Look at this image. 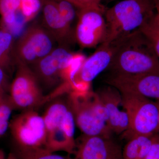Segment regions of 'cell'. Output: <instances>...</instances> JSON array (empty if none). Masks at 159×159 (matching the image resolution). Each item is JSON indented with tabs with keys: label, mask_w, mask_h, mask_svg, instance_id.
Instances as JSON below:
<instances>
[{
	"label": "cell",
	"mask_w": 159,
	"mask_h": 159,
	"mask_svg": "<svg viewBox=\"0 0 159 159\" xmlns=\"http://www.w3.org/2000/svg\"><path fill=\"white\" fill-rule=\"evenodd\" d=\"M156 102L158 106L159 110V99H158V100H156ZM157 137L158 139H159V130L158 133L157 134Z\"/></svg>",
	"instance_id": "obj_29"
},
{
	"label": "cell",
	"mask_w": 159,
	"mask_h": 159,
	"mask_svg": "<svg viewBox=\"0 0 159 159\" xmlns=\"http://www.w3.org/2000/svg\"><path fill=\"white\" fill-rule=\"evenodd\" d=\"M15 155L17 159H77L70 156H63L56 154L45 148L16 149Z\"/></svg>",
	"instance_id": "obj_18"
},
{
	"label": "cell",
	"mask_w": 159,
	"mask_h": 159,
	"mask_svg": "<svg viewBox=\"0 0 159 159\" xmlns=\"http://www.w3.org/2000/svg\"><path fill=\"white\" fill-rule=\"evenodd\" d=\"M5 153L2 149H0V159H6Z\"/></svg>",
	"instance_id": "obj_28"
},
{
	"label": "cell",
	"mask_w": 159,
	"mask_h": 159,
	"mask_svg": "<svg viewBox=\"0 0 159 159\" xmlns=\"http://www.w3.org/2000/svg\"><path fill=\"white\" fill-rule=\"evenodd\" d=\"M113 1H114V0H113Z\"/></svg>",
	"instance_id": "obj_31"
},
{
	"label": "cell",
	"mask_w": 159,
	"mask_h": 159,
	"mask_svg": "<svg viewBox=\"0 0 159 159\" xmlns=\"http://www.w3.org/2000/svg\"><path fill=\"white\" fill-rule=\"evenodd\" d=\"M54 98L43 116L45 124V148L52 152L62 151L74 154L75 119L67 101Z\"/></svg>",
	"instance_id": "obj_4"
},
{
	"label": "cell",
	"mask_w": 159,
	"mask_h": 159,
	"mask_svg": "<svg viewBox=\"0 0 159 159\" xmlns=\"http://www.w3.org/2000/svg\"><path fill=\"white\" fill-rule=\"evenodd\" d=\"M56 2L57 9L61 17L68 24L72 25L76 15L74 5L65 0H57Z\"/></svg>",
	"instance_id": "obj_22"
},
{
	"label": "cell",
	"mask_w": 159,
	"mask_h": 159,
	"mask_svg": "<svg viewBox=\"0 0 159 159\" xmlns=\"http://www.w3.org/2000/svg\"><path fill=\"white\" fill-rule=\"evenodd\" d=\"M121 40L102 43L94 53L86 58L70 79V90L84 92L90 89L93 80L108 68Z\"/></svg>",
	"instance_id": "obj_9"
},
{
	"label": "cell",
	"mask_w": 159,
	"mask_h": 159,
	"mask_svg": "<svg viewBox=\"0 0 159 159\" xmlns=\"http://www.w3.org/2000/svg\"><path fill=\"white\" fill-rule=\"evenodd\" d=\"M42 7V0H21L20 10L26 23L35 17Z\"/></svg>",
	"instance_id": "obj_21"
},
{
	"label": "cell",
	"mask_w": 159,
	"mask_h": 159,
	"mask_svg": "<svg viewBox=\"0 0 159 159\" xmlns=\"http://www.w3.org/2000/svg\"><path fill=\"white\" fill-rule=\"evenodd\" d=\"M2 1V0H0V2H1V1Z\"/></svg>",
	"instance_id": "obj_30"
},
{
	"label": "cell",
	"mask_w": 159,
	"mask_h": 159,
	"mask_svg": "<svg viewBox=\"0 0 159 159\" xmlns=\"http://www.w3.org/2000/svg\"><path fill=\"white\" fill-rule=\"evenodd\" d=\"M43 27L59 45L68 46L72 39L71 25L60 14L55 0H42Z\"/></svg>",
	"instance_id": "obj_14"
},
{
	"label": "cell",
	"mask_w": 159,
	"mask_h": 159,
	"mask_svg": "<svg viewBox=\"0 0 159 159\" xmlns=\"http://www.w3.org/2000/svg\"><path fill=\"white\" fill-rule=\"evenodd\" d=\"M112 74L159 75V59L139 29L122 37L108 68Z\"/></svg>",
	"instance_id": "obj_1"
},
{
	"label": "cell",
	"mask_w": 159,
	"mask_h": 159,
	"mask_svg": "<svg viewBox=\"0 0 159 159\" xmlns=\"http://www.w3.org/2000/svg\"><path fill=\"white\" fill-rule=\"evenodd\" d=\"M121 104L128 115L129 127L123 137L129 140L138 135L153 136L159 130L158 106L149 98L120 93Z\"/></svg>",
	"instance_id": "obj_5"
},
{
	"label": "cell",
	"mask_w": 159,
	"mask_h": 159,
	"mask_svg": "<svg viewBox=\"0 0 159 159\" xmlns=\"http://www.w3.org/2000/svg\"><path fill=\"white\" fill-rule=\"evenodd\" d=\"M108 113L107 125L113 134H123L128 129L129 119L125 111H120L121 93L113 87H106L97 92Z\"/></svg>",
	"instance_id": "obj_13"
},
{
	"label": "cell",
	"mask_w": 159,
	"mask_h": 159,
	"mask_svg": "<svg viewBox=\"0 0 159 159\" xmlns=\"http://www.w3.org/2000/svg\"><path fill=\"white\" fill-rule=\"evenodd\" d=\"M154 2L156 9L154 19L159 28V0H154Z\"/></svg>",
	"instance_id": "obj_26"
},
{
	"label": "cell",
	"mask_w": 159,
	"mask_h": 159,
	"mask_svg": "<svg viewBox=\"0 0 159 159\" xmlns=\"http://www.w3.org/2000/svg\"><path fill=\"white\" fill-rule=\"evenodd\" d=\"M16 72L10 88V97L15 109L34 110L43 102L50 101L43 95L35 75L25 64L16 62Z\"/></svg>",
	"instance_id": "obj_7"
},
{
	"label": "cell",
	"mask_w": 159,
	"mask_h": 159,
	"mask_svg": "<svg viewBox=\"0 0 159 159\" xmlns=\"http://www.w3.org/2000/svg\"><path fill=\"white\" fill-rule=\"evenodd\" d=\"M65 1H67L71 3L72 5H74V7L77 8L78 9H82V7L80 5L79 3L77 2V0H65Z\"/></svg>",
	"instance_id": "obj_27"
},
{
	"label": "cell",
	"mask_w": 159,
	"mask_h": 159,
	"mask_svg": "<svg viewBox=\"0 0 159 159\" xmlns=\"http://www.w3.org/2000/svg\"><path fill=\"white\" fill-rule=\"evenodd\" d=\"M155 12L154 0H122L106 9L107 32L103 42H112L136 31Z\"/></svg>",
	"instance_id": "obj_2"
},
{
	"label": "cell",
	"mask_w": 159,
	"mask_h": 159,
	"mask_svg": "<svg viewBox=\"0 0 159 159\" xmlns=\"http://www.w3.org/2000/svg\"><path fill=\"white\" fill-rule=\"evenodd\" d=\"M14 107L9 96L0 97V129L6 130L9 127V119Z\"/></svg>",
	"instance_id": "obj_20"
},
{
	"label": "cell",
	"mask_w": 159,
	"mask_h": 159,
	"mask_svg": "<svg viewBox=\"0 0 159 159\" xmlns=\"http://www.w3.org/2000/svg\"><path fill=\"white\" fill-rule=\"evenodd\" d=\"M36 51L39 60L51 53L56 47V41L43 27L34 24L24 33Z\"/></svg>",
	"instance_id": "obj_15"
},
{
	"label": "cell",
	"mask_w": 159,
	"mask_h": 159,
	"mask_svg": "<svg viewBox=\"0 0 159 159\" xmlns=\"http://www.w3.org/2000/svg\"><path fill=\"white\" fill-rule=\"evenodd\" d=\"M102 0H77L82 8L87 7H101L104 6L101 4Z\"/></svg>",
	"instance_id": "obj_24"
},
{
	"label": "cell",
	"mask_w": 159,
	"mask_h": 159,
	"mask_svg": "<svg viewBox=\"0 0 159 159\" xmlns=\"http://www.w3.org/2000/svg\"><path fill=\"white\" fill-rule=\"evenodd\" d=\"M7 78L6 72L0 67V97L6 93Z\"/></svg>",
	"instance_id": "obj_25"
},
{
	"label": "cell",
	"mask_w": 159,
	"mask_h": 159,
	"mask_svg": "<svg viewBox=\"0 0 159 159\" xmlns=\"http://www.w3.org/2000/svg\"><path fill=\"white\" fill-rule=\"evenodd\" d=\"M104 6L80 9L75 38L81 48H94L104 42L106 36Z\"/></svg>",
	"instance_id": "obj_10"
},
{
	"label": "cell",
	"mask_w": 159,
	"mask_h": 159,
	"mask_svg": "<svg viewBox=\"0 0 159 159\" xmlns=\"http://www.w3.org/2000/svg\"><path fill=\"white\" fill-rule=\"evenodd\" d=\"M74 154L77 159H123L122 150L111 137H81Z\"/></svg>",
	"instance_id": "obj_12"
},
{
	"label": "cell",
	"mask_w": 159,
	"mask_h": 159,
	"mask_svg": "<svg viewBox=\"0 0 159 159\" xmlns=\"http://www.w3.org/2000/svg\"><path fill=\"white\" fill-rule=\"evenodd\" d=\"M154 15L139 29L150 41L159 59V28L154 19Z\"/></svg>",
	"instance_id": "obj_19"
},
{
	"label": "cell",
	"mask_w": 159,
	"mask_h": 159,
	"mask_svg": "<svg viewBox=\"0 0 159 159\" xmlns=\"http://www.w3.org/2000/svg\"><path fill=\"white\" fill-rule=\"evenodd\" d=\"M145 159H159V140L157 134L154 137L153 143Z\"/></svg>",
	"instance_id": "obj_23"
},
{
	"label": "cell",
	"mask_w": 159,
	"mask_h": 159,
	"mask_svg": "<svg viewBox=\"0 0 159 159\" xmlns=\"http://www.w3.org/2000/svg\"><path fill=\"white\" fill-rule=\"evenodd\" d=\"M68 103L75 123L84 135L111 137L107 125L108 113L97 93L89 89L84 92L70 90Z\"/></svg>",
	"instance_id": "obj_3"
},
{
	"label": "cell",
	"mask_w": 159,
	"mask_h": 159,
	"mask_svg": "<svg viewBox=\"0 0 159 159\" xmlns=\"http://www.w3.org/2000/svg\"><path fill=\"white\" fill-rule=\"evenodd\" d=\"M68 46L59 45L46 57L29 67L33 71L38 82L47 89H53L52 97L62 93L66 85L63 75L67 67L74 57Z\"/></svg>",
	"instance_id": "obj_6"
},
{
	"label": "cell",
	"mask_w": 159,
	"mask_h": 159,
	"mask_svg": "<svg viewBox=\"0 0 159 159\" xmlns=\"http://www.w3.org/2000/svg\"><path fill=\"white\" fill-rule=\"evenodd\" d=\"M106 82L120 93L159 99V75L153 74H112Z\"/></svg>",
	"instance_id": "obj_11"
},
{
	"label": "cell",
	"mask_w": 159,
	"mask_h": 159,
	"mask_svg": "<svg viewBox=\"0 0 159 159\" xmlns=\"http://www.w3.org/2000/svg\"><path fill=\"white\" fill-rule=\"evenodd\" d=\"M154 137L138 135L129 139L122 150L123 159H145L153 143Z\"/></svg>",
	"instance_id": "obj_17"
},
{
	"label": "cell",
	"mask_w": 159,
	"mask_h": 159,
	"mask_svg": "<svg viewBox=\"0 0 159 159\" xmlns=\"http://www.w3.org/2000/svg\"><path fill=\"white\" fill-rule=\"evenodd\" d=\"M13 34L0 25V67L9 72L16 65Z\"/></svg>",
	"instance_id": "obj_16"
},
{
	"label": "cell",
	"mask_w": 159,
	"mask_h": 159,
	"mask_svg": "<svg viewBox=\"0 0 159 159\" xmlns=\"http://www.w3.org/2000/svg\"><path fill=\"white\" fill-rule=\"evenodd\" d=\"M9 127L16 149L45 148L47 133L43 116L34 110L24 111L11 120Z\"/></svg>",
	"instance_id": "obj_8"
}]
</instances>
